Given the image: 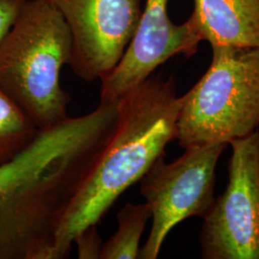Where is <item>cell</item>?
Instances as JSON below:
<instances>
[{"mask_svg":"<svg viewBox=\"0 0 259 259\" xmlns=\"http://www.w3.org/2000/svg\"><path fill=\"white\" fill-rule=\"evenodd\" d=\"M113 131L65 206L57 227L56 259L66 258L75 236L98 225L176 139L182 96L173 76L151 75L117 101Z\"/></svg>","mask_w":259,"mask_h":259,"instance_id":"cell-1","label":"cell"},{"mask_svg":"<svg viewBox=\"0 0 259 259\" xmlns=\"http://www.w3.org/2000/svg\"><path fill=\"white\" fill-rule=\"evenodd\" d=\"M64 145L40 132L0 166V259H53L57 226L74 191Z\"/></svg>","mask_w":259,"mask_h":259,"instance_id":"cell-2","label":"cell"},{"mask_svg":"<svg viewBox=\"0 0 259 259\" xmlns=\"http://www.w3.org/2000/svg\"><path fill=\"white\" fill-rule=\"evenodd\" d=\"M72 37L62 16L42 0H27L0 45V89L38 129L68 115L71 101L61 84Z\"/></svg>","mask_w":259,"mask_h":259,"instance_id":"cell-3","label":"cell"},{"mask_svg":"<svg viewBox=\"0 0 259 259\" xmlns=\"http://www.w3.org/2000/svg\"><path fill=\"white\" fill-rule=\"evenodd\" d=\"M211 48L208 69L182 95L176 140L184 149L258 131L259 47Z\"/></svg>","mask_w":259,"mask_h":259,"instance_id":"cell-4","label":"cell"},{"mask_svg":"<svg viewBox=\"0 0 259 259\" xmlns=\"http://www.w3.org/2000/svg\"><path fill=\"white\" fill-rule=\"evenodd\" d=\"M227 143L190 146L176 160L161 156L140 180V193L152 212V228L139 258L156 259L167 235L190 217H204L213 204L215 171Z\"/></svg>","mask_w":259,"mask_h":259,"instance_id":"cell-5","label":"cell"},{"mask_svg":"<svg viewBox=\"0 0 259 259\" xmlns=\"http://www.w3.org/2000/svg\"><path fill=\"white\" fill-rule=\"evenodd\" d=\"M229 144V183L203 217L202 258L259 259V132Z\"/></svg>","mask_w":259,"mask_h":259,"instance_id":"cell-6","label":"cell"},{"mask_svg":"<svg viewBox=\"0 0 259 259\" xmlns=\"http://www.w3.org/2000/svg\"><path fill=\"white\" fill-rule=\"evenodd\" d=\"M62 16L72 37L69 66L84 82L118 64L142 15L144 0H42Z\"/></svg>","mask_w":259,"mask_h":259,"instance_id":"cell-7","label":"cell"},{"mask_svg":"<svg viewBox=\"0 0 259 259\" xmlns=\"http://www.w3.org/2000/svg\"><path fill=\"white\" fill-rule=\"evenodd\" d=\"M168 2L144 0L135 36L118 64L100 80V103L116 102L172 57L197 52L203 39L193 19L175 24L168 15Z\"/></svg>","mask_w":259,"mask_h":259,"instance_id":"cell-8","label":"cell"},{"mask_svg":"<svg viewBox=\"0 0 259 259\" xmlns=\"http://www.w3.org/2000/svg\"><path fill=\"white\" fill-rule=\"evenodd\" d=\"M193 19L213 47H259V0H194Z\"/></svg>","mask_w":259,"mask_h":259,"instance_id":"cell-9","label":"cell"},{"mask_svg":"<svg viewBox=\"0 0 259 259\" xmlns=\"http://www.w3.org/2000/svg\"><path fill=\"white\" fill-rule=\"evenodd\" d=\"M151 218L146 203L125 204L117 213L116 232L103 244L100 259L139 258L141 236Z\"/></svg>","mask_w":259,"mask_h":259,"instance_id":"cell-10","label":"cell"},{"mask_svg":"<svg viewBox=\"0 0 259 259\" xmlns=\"http://www.w3.org/2000/svg\"><path fill=\"white\" fill-rule=\"evenodd\" d=\"M39 130L0 89V166L26 148Z\"/></svg>","mask_w":259,"mask_h":259,"instance_id":"cell-11","label":"cell"},{"mask_svg":"<svg viewBox=\"0 0 259 259\" xmlns=\"http://www.w3.org/2000/svg\"><path fill=\"white\" fill-rule=\"evenodd\" d=\"M77 246L78 258L100 259L103 242L97 225H92L79 232L73 239Z\"/></svg>","mask_w":259,"mask_h":259,"instance_id":"cell-12","label":"cell"},{"mask_svg":"<svg viewBox=\"0 0 259 259\" xmlns=\"http://www.w3.org/2000/svg\"><path fill=\"white\" fill-rule=\"evenodd\" d=\"M27 0H0V45L23 9Z\"/></svg>","mask_w":259,"mask_h":259,"instance_id":"cell-13","label":"cell"}]
</instances>
